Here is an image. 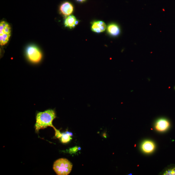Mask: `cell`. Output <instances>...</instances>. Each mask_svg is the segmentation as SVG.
<instances>
[{"label":"cell","instance_id":"obj_1","mask_svg":"<svg viewBox=\"0 0 175 175\" xmlns=\"http://www.w3.org/2000/svg\"><path fill=\"white\" fill-rule=\"evenodd\" d=\"M56 117L55 111L52 109L38 113L35 125L36 132H38L40 130L44 129L48 127H52L55 131L56 129L53 125V122Z\"/></svg>","mask_w":175,"mask_h":175},{"label":"cell","instance_id":"obj_2","mask_svg":"<svg viewBox=\"0 0 175 175\" xmlns=\"http://www.w3.org/2000/svg\"><path fill=\"white\" fill-rule=\"evenodd\" d=\"M72 166V163L67 159L61 158L55 162L53 169L57 175H68L71 172Z\"/></svg>","mask_w":175,"mask_h":175},{"label":"cell","instance_id":"obj_3","mask_svg":"<svg viewBox=\"0 0 175 175\" xmlns=\"http://www.w3.org/2000/svg\"><path fill=\"white\" fill-rule=\"evenodd\" d=\"M11 29L9 24L6 21L0 23V44L1 46L6 44L11 36Z\"/></svg>","mask_w":175,"mask_h":175},{"label":"cell","instance_id":"obj_4","mask_svg":"<svg viewBox=\"0 0 175 175\" xmlns=\"http://www.w3.org/2000/svg\"><path fill=\"white\" fill-rule=\"evenodd\" d=\"M26 54L29 60L34 63H38L42 57L41 51L38 48L34 45L29 46L27 47Z\"/></svg>","mask_w":175,"mask_h":175},{"label":"cell","instance_id":"obj_5","mask_svg":"<svg viewBox=\"0 0 175 175\" xmlns=\"http://www.w3.org/2000/svg\"><path fill=\"white\" fill-rule=\"evenodd\" d=\"M60 10L62 14L65 16L70 15L73 12L74 7L73 5L69 2H65L61 5Z\"/></svg>","mask_w":175,"mask_h":175},{"label":"cell","instance_id":"obj_6","mask_svg":"<svg viewBox=\"0 0 175 175\" xmlns=\"http://www.w3.org/2000/svg\"><path fill=\"white\" fill-rule=\"evenodd\" d=\"M170 123L167 119L161 118L157 121L156 123V129L159 131L163 132L166 131L169 128Z\"/></svg>","mask_w":175,"mask_h":175},{"label":"cell","instance_id":"obj_7","mask_svg":"<svg viewBox=\"0 0 175 175\" xmlns=\"http://www.w3.org/2000/svg\"><path fill=\"white\" fill-rule=\"evenodd\" d=\"M106 28L105 23L102 21L94 22L92 26V30L95 32L100 33L105 31Z\"/></svg>","mask_w":175,"mask_h":175},{"label":"cell","instance_id":"obj_8","mask_svg":"<svg viewBox=\"0 0 175 175\" xmlns=\"http://www.w3.org/2000/svg\"><path fill=\"white\" fill-rule=\"evenodd\" d=\"M155 148L154 143L150 141H146L143 142L141 149L145 153H149L152 152Z\"/></svg>","mask_w":175,"mask_h":175},{"label":"cell","instance_id":"obj_9","mask_svg":"<svg viewBox=\"0 0 175 175\" xmlns=\"http://www.w3.org/2000/svg\"><path fill=\"white\" fill-rule=\"evenodd\" d=\"M107 30L108 33L114 37L119 35L120 33V29L119 26L115 24H112L108 26Z\"/></svg>","mask_w":175,"mask_h":175},{"label":"cell","instance_id":"obj_10","mask_svg":"<svg viewBox=\"0 0 175 175\" xmlns=\"http://www.w3.org/2000/svg\"><path fill=\"white\" fill-rule=\"evenodd\" d=\"M79 21L76 19L75 17L73 15L69 16L65 21L64 24L66 27L70 29L74 28L77 25Z\"/></svg>","mask_w":175,"mask_h":175},{"label":"cell","instance_id":"obj_11","mask_svg":"<svg viewBox=\"0 0 175 175\" xmlns=\"http://www.w3.org/2000/svg\"><path fill=\"white\" fill-rule=\"evenodd\" d=\"M60 138L61 142L64 143L69 142L72 140L71 136L66 134V132L62 133V137Z\"/></svg>","mask_w":175,"mask_h":175},{"label":"cell","instance_id":"obj_12","mask_svg":"<svg viewBox=\"0 0 175 175\" xmlns=\"http://www.w3.org/2000/svg\"><path fill=\"white\" fill-rule=\"evenodd\" d=\"M163 174L164 175H175V168L166 170Z\"/></svg>","mask_w":175,"mask_h":175},{"label":"cell","instance_id":"obj_13","mask_svg":"<svg viewBox=\"0 0 175 175\" xmlns=\"http://www.w3.org/2000/svg\"><path fill=\"white\" fill-rule=\"evenodd\" d=\"M80 147H75L69 149V153L71 154L77 152L80 150Z\"/></svg>","mask_w":175,"mask_h":175},{"label":"cell","instance_id":"obj_14","mask_svg":"<svg viewBox=\"0 0 175 175\" xmlns=\"http://www.w3.org/2000/svg\"><path fill=\"white\" fill-rule=\"evenodd\" d=\"M55 136L56 138H61L62 134V133L60 132L59 130L56 129L55 131Z\"/></svg>","mask_w":175,"mask_h":175},{"label":"cell","instance_id":"obj_15","mask_svg":"<svg viewBox=\"0 0 175 175\" xmlns=\"http://www.w3.org/2000/svg\"><path fill=\"white\" fill-rule=\"evenodd\" d=\"M77 1H78L79 2H84L85 1H86V0H76Z\"/></svg>","mask_w":175,"mask_h":175},{"label":"cell","instance_id":"obj_16","mask_svg":"<svg viewBox=\"0 0 175 175\" xmlns=\"http://www.w3.org/2000/svg\"><path fill=\"white\" fill-rule=\"evenodd\" d=\"M174 89H175V87H174Z\"/></svg>","mask_w":175,"mask_h":175}]
</instances>
